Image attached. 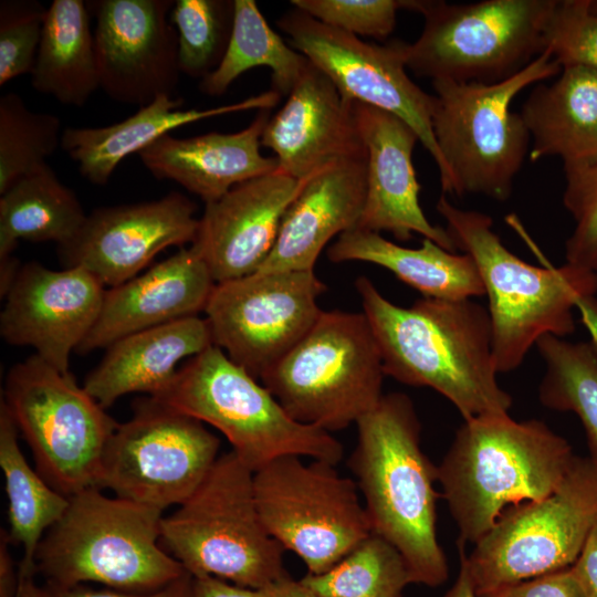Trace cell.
<instances>
[{
  "mask_svg": "<svg viewBox=\"0 0 597 597\" xmlns=\"http://www.w3.org/2000/svg\"><path fill=\"white\" fill-rule=\"evenodd\" d=\"M355 287L386 376L436 390L463 420L509 413L513 399L496 378L488 308L472 298L430 297L400 306L366 276Z\"/></svg>",
  "mask_w": 597,
  "mask_h": 597,
  "instance_id": "6da1fadb",
  "label": "cell"
},
{
  "mask_svg": "<svg viewBox=\"0 0 597 597\" xmlns=\"http://www.w3.org/2000/svg\"><path fill=\"white\" fill-rule=\"evenodd\" d=\"M355 425L348 465L371 533L401 554L412 584L442 585L449 567L437 535L438 469L421 449L413 402L402 392L384 395Z\"/></svg>",
  "mask_w": 597,
  "mask_h": 597,
  "instance_id": "7a4b0ae2",
  "label": "cell"
},
{
  "mask_svg": "<svg viewBox=\"0 0 597 597\" xmlns=\"http://www.w3.org/2000/svg\"><path fill=\"white\" fill-rule=\"evenodd\" d=\"M575 457L542 420L509 413L464 420L437 465L458 544H475L506 509L548 496Z\"/></svg>",
  "mask_w": 597,
  "mask_h": 597,
  "instance_id": "3957f363",
  "label": "cell"
},
{
  "mask_svg": "<svg viewBox=\"0 0 597 597\" xmlns=\"http://www.w3.org/2000/svg\"><path fill=\"white\" fill-rule=\"evenodd\" d=\"M436 208L457 250L470 255L479 271L499 374L517 369L541 337L565 338L575 332L574 310L580 298L596 295V272L566 262L532 265L503 244L490 216L461 209L443 193Z\"/></svg>",
  "mask_w": 597,
  "mask_h": 597,
  "instance_id": "277c9868",
  "label": "cell"
},
{
  "mask_svg": "<svg viewBox=\"0 0 597 597\" xmlns=\"http://www.w3.org/2000/svg\"><path fill=\"white\" fill-rule=\"evenodd\" d=\"M63 516L35 554L36 574L50 588L100 583L132 593L165 588L188 574L159 542L163 511L95 486L69 498Z\"/></svg>",
  "mask_w": 597,
  "mask_h": 597,
  "instance_id": "5b68a950",
  "label": "cell"
},
{
  "mask_svg": "<svg viewBox=\"0 0 597 597\" xmlns=\"http://www.w3.org/2000/svg\"><path fill=\"white\" fill-rule=\"evenodd\" d=\"M151 398L216 428L252 472L282 457L336 465L344 455L333 433L294 420L265 386L214 345L189 358Z\"/></svg>",
  "mask_w": 597,
  "mask_h": 597,
  "instance_id": "8992f818",
  "label": "cell"
},
{
  "mask_svg": "<svg viewBox=\"0 0 597 597\" xmlns=\"http://www.w3.org/2000/svg\"><path fill=\"white\" fill-rule=\"evenodd\" d=\"M547 50L507 80L494 84L432 81L431 125L452 179V195L506 201L528 151L530 134L511 111L524 88L558 75Z\"/></svg>",
  "mask_w": 597,
  "mask_h": 597,
  "instance_id": "52a82bcc",
  "label": "cell"
},
{
  "mask_svg": "<svg viewBox=\"0 0 597 597\" xmlns=\"http://www.w3.org/2000/svg\"><path fill=\"white\" fill-rule=\"evenodd\" d=\"M253 476L232 451L219 455L197 490L163 517L160 541L190 575L268 588L287 574L284 548L261 520Z\"/></svg>",
  "mask_w": 597,
  "mask_h": 597,
  "instance_id": "ba28073f",
  "label": "cell"
},
{
  "mask_svg": "<svg viewBox=\"0 0 597 597\" xmlns=\"http://www.w3.org/2000/svg\"><path fill=\"white\" fill-rule=\"evenodd\" d=\"M556 0L473 3L402 1L423 15L420 36L406 43L407 69L431 81L494 84L545 52L544 32Z\"/></svg>",
  "mask_w": 597,
  "mask_h": 597,
  "instance_id": "9c48e42d",
  "label": "cell"
},
{
  "mask_svg": "<svg viewBox=\"0 0 597 597\" xmlns=\"http://www.w3.org/2000/svg\"><path fill=\"white\" fill-rule=\"evenodd\" d=\"M385 376L365 314L322 311L260 380L294 420L333 433L378 405Z\"/></svg>",
  "mask_w": 597,
  "mask_h": 597,
  "instance_id": "30bf717a",
  "label": "cell"
},
{
  "mask_svg": "<svg viewBox=\"0 0 597 597\" xmlns=\"http://www.w3.org/2000/svg\"><path fill=\"white\" fill-rule=\"evenodd\" d=\"M597 524V467L576 455L548 496L506 509L468 554L474 594L573 566Z\"/></svg>",
  "mask_w": 597,
  "mask_h": 597,
  "instance_id": "8fae6325",
  "label": "cell"
},
{
  "mask_svg": "<svg viewBox=\"0 0 597 597\" xmlns=\"http://www.w3.org/2000/svg\"><path fill=\"white\" fill-rule=\"evenodd\" d=\"M3 390L1 402L48 483L67 498L95 486L118 423L84 387L33 354L11 367Z\"/></svg>",
  "mask_w": 597,
  "mask_h": 597,
  "instance_id": "7c38bea8",
  "label": "cell"
},
{
  "mask_svg": "<svg viewBox=\"0 0 597 597\" xmlns=\"http://www.w3.org/2000/svg\"><path fill=\"white\" fill-rule=\"evenodd\" d=\"M253 481L266 531L310 574L328 570L371 534L356 482L333 463L282 457L254 472Z\"/></svg>",
  "mask_w": 597,
  "mask_h": 597,
  "instance_id": "4fadbf2b",
  "label": "cell"
},
{
  "mask_svg": "<svg viewBox=\"0 0 597 597\" xmlns=\"http://www.w3.org/2000/svg\"><path fill=\"white\" fill-rule=\"evenodd\" d=\"M203 422L148 397L118 423L103 451L95 488L164 511L182 504L219 458Z\"/></svg>",
  "mask_w": 597,
  "mask_h": 597,
  "instance_id": "5bb4252c",
  "label": "cell"
},
{
  "mask_svg": "<svg viewBox=\"0 0 597 597\" xmlns=\"http://www.w3.org/2000/svg\"><path fill=\"white\" fill-rule=\"evenodd\" d=\"M279 28L311 63L324 72L342 96L389 112L405 121L434 160L443 195H452V179L437 145L431 112L433 95L407 74L405 42L378 45L326 25L294 9Z\"/></svg>",
  "mask_w": 597,
  "mask_h": 597,
  "instance_id": "9a60e30c",
  "label": "cell"
},
{
  "mask_svg": "<svg viewBox=\"0 0 597 597\" xmlns=\"http://www.w3.org/2000/svg\"><path fill=\"white\" fill-rule=\"evenodd\" d=\"M326 289L314 271L255 272L217 283L205 308L213 345L260 379L314 325Z\"/></svg>",
  "mask_w": 597,
  "mask_h": 597,
  "instance_id": "2e32d148",
  "label": "cell"
},
{
  "mask_svg": "<svg viewBox=\"0 0 597 597\" xmlns=\"http://www.w3.org/2000/svg\"><path fill=\"white\" fill-rule=\"evenodd\" d=\"M100 87L123 104L145 106L174 96L179 81L178 38L168 20L172 0L86 1Z\"/></svg>",
  "mask_w": 597,
  "mask_h": 597,
  "instance_id": "e0dca14e",
  "label": "cell"
},
{
  "mask_svg": "<svg viewBox=\"0 0 597 597\" xmlns=\"http://www.w3.org/2000/svg\"><path fill=\"white\" fill-rule=\"evenodd\" d=\"M197 206L180 192L150 201L100 207L76 235L57 247L64 268H83L104 286L135 277L163 250L193 243Z\"/></svg>",
  "mask_w": 597,
  "mask_h": 597,
  "instance_id": "ac0fdd59",
  "label": "cell"
},
{
  "mask_svg": "<svg viewBox=\"0 0 597 597\" xmlns=\"http://www.w3.org/2000/svg\"><path fill=\"white\" fill-rule=\"evenodd\" d=\"M106 290L83 268L51 270L28 262L4 296L0 335L11 345L30 346L62 373L96 323Z\"/></svg>",
  "mask_w": 597,
  "mask_h": 597,
  "instance_id": "d6986e66",
  "label": "cell"
},
{
  "mask_svg": "<svg viewBox=\"0 0 597 597\" xmlns=\"http://www.w3.org/2000/svg\"><path fill=\"white\" fill-rule=\"evenodd\" d=\"M352 112L367 151L366 199L357 228L387 231L399 241L418 233L455 252L446 228L432 224L419 203L412 163L417 133L398 116L367 104L352 102Z\"/></svg>",
  "mask_w": 597,
  "mask_h": 597,
  "instance_id": "ffe728a7",
  "label": "cell"
},
{
  "mask_svg": "<svg viewBox=\"0 0 597 597\" xmlns=\"http://www.w3.org/2000/svg\"><path fill=\"white\" fill-rule=\"evenodd\" d=\"M311 177L298 180L276 170L206 203L191 247L216 283L258 272L275 244L287 207Z\"/></svg>",
  "mask_w": 597,
  "mask_h": 597,
  "instance_id": "44dd1931",
  "label": "cell"
},
{
  "mask_svg": "<svg viewBox=\"0 0 597 597\" xmlns=\"http://www.w3.org/2000/svg\"><path fill=\"white\" fill-rule=\"evenodd\" d=\"M261 146L275 154L279 171L298 180L341 160L367 158L352 102L310 61L285 104L270 117Z\"/></svg>",
  "mask_w": 597,
  "mask_h": 597,
  "instance_id": "7402d4cb",
  "label": "cell"
},
{
  "mask_svg": "<svg viewBox=\"0 0 597 597\" xmlns=\"http://www.w3.org/2000/svg\"><path fill=\"white\" fill-rule=\"evenodd\" d=\"M216 282L193 247L106 290L93 328L77 348L86 354L127 335L205 312Z\"/></svg>",
  "mask_w": 597,
  "mask_h": 597,
  "instance_id": "603a6c76",
  "label": "cell"
},
{
  "mask_svg": "<svg viewBox=\"0 0 597 597\" xmlns=\"http://www.w3.org/2000/svg\"><path fill=\"white\" fill-rule=\"evenodd\" d=\"M366 161L331 164L305 182L287 207L259 273L314 271L326 244L358 227L366 199Z\"/></svg>",
  "mask_w": 597,
  "mask_h": 597,
  "instance_id": "cb8c5ba5",
  "label": "cell"
},
{
  "mask_svg": "<svg viewBox=\"0 0 597 597\" xmlns=\"http://www.w3.org/2000/svg\"><path fill=\"white\" fill-rule=\"evenodd\" d=\"M270 117V109H261L249 126L231 134L185 138L168 134L138 155L154 177L171 180L209 203L241 182L277 170V159L260 151Z\"/></svg>",
  "mask_w": 597,
  "mask_h": 597,
  "instance_id": "d4e9b609",
  "label": "cell"
},
{
  "mask_svg": "<svg viewBox=\"0 0 597 597\" xmlns=\"http://www.w3.org/2000/svg\"><path fill=\"white\" fill-rule=\"evenodd\" d=\"M206 317L190 316L122 337L106 347L84 389L104 408L132 392L160 394L178 365L212 346Z\"/></svg>",
  "mask_w": 597,
  "mask_h": 597,
  "instance_id": "484cf974",
  "label": "cell"
},
{
  "mask_svg": "<svg viewBox=\"0 0 597 597\" xmlns=\"http://www.w3.org/2000/svg\"><path fill=\"white\" fill-rule=\"evenodd\" d=\"M280 97L277 92L271 90L228 105L181 109V97L163 95L118 123L102 127L64 128L61 147L77 163L80 174L88 182L103 186L124 158L138 154L176 128L226 114L271 109Z\"/></svg>",
  "mask_w": 597,
  "mask_h": 597,
  "instance_id": "4316f807",
  "label": "cell"
},
{
  "mask_svg": "<svg viewBox=\"0 0 597 597\" xmlns=\"http://www.w3.org/2000/svg\"><path fill=\"white\" fill-rule=\"evenodd\" d=\"M521 117L532 138L528 157H558L564 168L597 164V71L563 67L551 84L538 83Z\"/></svg>",
  "mask_w": 597,
  "mask_h": 597,
  "instance_id": "83f0119b",
  "label": "cell"
},
{
  "mask_svg": "<svg viewBox=\"0 0 597 597\" xmlns=\"http://www.w3.org/2000/svg\"><path fill=\"white\" fill-rule=\"evenodd\" d=\"M327 256L335 263L362 261L385 268L423 297L467 300L484 295L472 258L448 251L429 239L411 249L378 232L355 228L338 237L328 248Z\"/></svg>",
  "mask_w": 597,
  "mask_h": 597,
  "instance_id": "f1b7e54d",
  "label": "cell"
},
{
  "mask_svg": "<svg viewBox=\"0 0 597 597\" xmlns=\"http://www.w3.org/2000/svg\"><path fill=\"white\" fill-rule=\"evenodd\" d=\"M90 10L83 0H54L48 8L31 84L70 106H83L100 87Z\"/></svg>",
  "mask_w": 597,
  "mask_h": 597,
  "instance_id": "f546056e",
  "label": "cell"
},
{
  "mask_svg": "<svg viewBox=\"0 0 597 597\" xmlns=\"http://www.w3.org/2000/svg\"><path fill=\"white\" fill-rule=\"evenodd\" d=\"M86 217L74 191L44 163L0 197V260L11 256L20 240L64 245Z\"/></svg>",
  "mask_w": 597,
  "mask_h": 597,
  "instance_id": "4dcf8cb0",
  "label": "cell"
},
{
  "mask_svg": "<svg viewBox=\"0 0 597 597\" xmlns=\"http://www.w3.org/2000/svg\"><path fill=\"white\" fill-rule=\"evenodd\" d=\"M18 428L0 405V465L9 501V536L23 548L20 566L35 567V554L45 533L63 516L70 500L32 469L19 442Z\"/></svg>",
  "mask_w": 597,
  "mask_h": 597,
  "instance_id": "1f68e13d",
  "label": "cell"
},
{
  "mask_svg": "<svg viewBox=\"0 0 597 597\" xmlns=\"http://www.w3.org/2000/svg\"><path fill=\"white\" fill-rule=\"evenodd\" d=\"M307 62L271 29L254 0H234L226 54L218 67L200 81L199 90L208 96H221L241 74L265 66L271 70L272 90L289 95Z\"/></svg>",
  "mask_w": 597,
  "mask_h": 597,
  "instance_id": "d6a6232c",
  "label": "cell"
},
{
  "mask_svg": "<svg viewBox=\"0 0 597 597\" xmlns=\"http://www.w3.org/2000/svg\"><path fill=\"white\" fill-rule=\"evenodd\" d=\"M545 373L538 386L541 404L575 413L586 434L588 458L597 467V352L589 342L554 335L538 339Z\"/></svg>",
  "mask_w": 597,
  "mask_h": 597,
  "instance_id": "836d02e7",
  "label": "cell"
},
{
  "mask_svg": "<svg viewBox=\"0 0 597 597\" xmlns=\"http://www.w3.org/2000/svg\"><path fill=\"white\" fill-rule=\"evenodd\" d=\"M300 582L320 597H402L412 584L401 554L374 533L328 570Z\"/></svg>",
  "mask_w": 597,
  "mask_h": 597,
  "instance_id": "e575fe53",
  "label": "cell"
},
{
  "mask_svg": "<svg viewBox=\"0 0 597 597\" xmlns=\"http://www.w3.org/2000/svg\"><path fill=\"white\" fill-rule=\"evenodd\" d=\"M61 121L31 111L13 92L0 98V195L46 163L62 144Z\"/></svg>",
  "mask_w": 597,
  "mask_h": 597,
  "instance_id": "d590c367",
  "label": "cell"
},
{
  "mask_svg": "<svg viewBox=\"0 0 597 597\" xmlns=\"http://www.w3.org/2000/svg\"><path fill=\"white\" fill-rule=\"evenodd\" d=\"M234 1L177 0L170 22L178 38L179 71L203 80L222 61L232 32Z\"/></svg>",
  "mask_w": 597,
  "mask_h": 597,
  "instance_id": "8d00e7d4",
  "label": "cell"
},
{
  "mask_svg": "<svg viewBox=\"0 0 597 597\" xmlns=\"http://www.w3.org/2000/svg\"><path fill=\"white\" fill-rule=\"evenodd\" d=\"M48 9L34 0L0 2V86L31 74Z\"/></svg>",
  "mask_w": 597,
  "mask_h": 597,
  "instance_id": "74e56055",
  "label": "cell"
},
{
  "mask_svg": "<svg viewBox=\"0 0 597 597\" xmlns=\"http://www.w3.org/2000/svg\"><path fill=\"white\" fill-rule=\"evenodd\" d=\"M545 50L559 65L597 71V13L589 0H556L544 32Z\"/></svg>",
  "mask_w": 597,
  "mask_h": 597,
  "instance_id": "f35d334b",
  "label": "cell"
},
{
  "mask_svg": "<svg viewBox=\"0 0 597 597\" xmlns=\"http://www.w3.org/2000/svg\"><path fill=\"white\" fill-rule=\"evenodd\" d=\"M563 205L575 227L565 242L566 263L597 273V164L564 168Z\"/></svg>",
  "mask_w": 597,
  "mask_h": 597,
  "instance_id": "ab89813d",
  "label": "cell"
},
{
  "mask_svg": "<svg viewBox=\"0 0 597 597\" xmlns=\"http://www.w3.org/2000/svg\"><path fill=\"white\" fill-rule=\"evenodd\" d=\"M295 9L356 36L384 39L395 25L402 0H291Z\"/></svg>",
  "mask_w": 597,
  "mask_h": 597,
  "instance_id": "60d3db41",
  "label": "cell"
},
{
  "mask_svg": "<svg viewBox=\"0 0 597 597\" xmlns=\"http://www.w3.org/2000/svg\"><path fill=\"white\" fill-rule=\"evenodd\" d=\"M475 597H585L572 567L503 585Z\"/></svg>",
  "mask_w": 597,
  "mask_h": 597,
  "instance_id": "b9f144b4",
  "label": "cell"
},
{
  "mask_svg": "<svg viewBox=\"0 0 597 597\" xmlns=\"http://www.w3.org/2000/svg\"><path fill=\"white\" fill-rule=\"evenodd\" d=\"M191 575L188 573L176 583L150 593H132L113 589H87L81 586L50 588L45 586V597H189Z\"/></svg>",
  "mask_w": 597,
  "mask_h": 597,
  "instance_id": "7bdbcfd3",
  "label": "cell"
},
{
  "mask_svg": "<svg viewBox=\"0 0 597 597\" xmlns=\"http://www.w3.org/2000/svg\"><path fill=\"white\" fill-rule=\"evenodd\" d=\"M189 597H272V594L269 587L251 588L211 575H191Z\"/></svg>",
  "mask_w": 597,
  "mask_h": 597,
  "instance_id": "ee69618b",
  "label": "cell"
},
{
  "mask_svg": "<svg viewBox=\"0 0 597 597\" xmlns=\"http://www.w3.org/2000/svg\"><path fill=\"white\" fill-rule=\"evenodd\" d=\"M570 567L585 597H597V524L578 559Z\"/></svg>",
  "mask_w": 597,
  "mask_h": 597,
  "instance_id": "f6af8a7d",
  "label": "cell"
},
{
  "mask_svg": "<svg viewBox=\"0 0 597 597\" xmlns=\"http://www.w3.org/2000/svg\"><path fill=\"white\" fill-rule=\"evenodd\" d=\"M9 533L1 530L0 535V597H17L19 589V566L14 565L9 544Z\"/></svg>",
  "mask_w": 597,
  "mask_h": 597,
  "instance_id": "bcb514c9",
  "label": "cell"
},
{
  "mask_svg": "<svg viewBox=\"0 0 597 597\" xmlns=\"http://www.w3.org/2000/svg\"><path fill=\"white\" fill-rule=\"evenodd\" d=\"M583 325L588 331L590 339L588 341L597 352V298L596 295H589L580 298L576 305Z\"/></svg>",
  "mask_w": 597,
  "mask_h": 597,
  "instance_id": "7dc6e473",
  "label": "cell"
},
{
  "mask_svg": "<svg viewBox=\"0 0 597 597\" xmlns=\"http://www.w3.org/2000/svg\"><path fill=\"white\" fill-rule=\"evenodd\" d=\"M272 597H320L289 574L269 587Z\"/></svg>",
  "mask_w": 597,
  "mask_h": 597,
  "instance_id": "c3c4849f",
  "label": "cell"
},
{
  "mask_svg": "<svg viewBox=\"0 0 597 597\" xmlns=\"http://www.w3.org/2000/svg\"><path fill=\"white\" fill-rule=\"evenodd\" d=\"M36 568L19 566V589L17 597H45V588L35 582Z\"/></svg>",
  "mask_w": 597,
  "mask_h": 597,
  "instance_id": "681fc988",
  "label": "cell"
},
{
  "mask_svg": "<svg viewBox=\"0 0 597 597\" xmlns=\"http://www.w3.org/2000/svg\"><path fill=\"white\" fill-rule=\"evenodd\" d=\"M441 597H475L468 569L462 559H460V569L453 585Z\"/></svg>",
  "mask_w": 597,
  "mask_h": 597,
  "instance_id": "f907efd6",
  "label": "cell"
},
{
  "mask_svg": "<svg viewBox=\"0 0 597 597\" xmlns=\"http://www.w3.org/2000/svg\"><path fill=\"white\" fill-rule=\"evenodd\" d=\"M589 7L591 11L597 13V0H589Z\"/></svg>",
  "mask_w": 597,
  "mask_h": 597,
  "instance_id": "816d5d0a",
  "label": "cell"
}]
</instances>
